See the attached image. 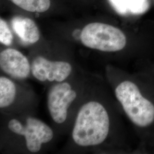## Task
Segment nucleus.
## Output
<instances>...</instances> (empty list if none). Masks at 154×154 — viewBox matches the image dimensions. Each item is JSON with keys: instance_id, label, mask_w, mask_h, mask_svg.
<instances>
[{"instance_id": "1", "label": "nucleus", "mask_w": 154, "mask_h": 154, "mask_svg": "<svg viewBox=\"0 0 154 154\" xmlns=\"http://www.w3.org/2000/svg\"><path fill=\"white\" fill-rule=\"evenodd\" d=\"M110 130V118L105 106L96 100L82 105L72 130V139L78 146L95 147L103 143Z\"/></svg>"}, {"instance_id": "2", "label": "nucleus", "mask_w": 154, "mask_h": 154, "mask_svg": "<svg viewBox=\"0 0 154 154\" xmlns=\"http://www.w3.org/2000/svg\"><path fill=\"white\" fill-rule=\"evenodd\" d=\"M115 94L127 116L135 125L146 127L154 121V105L142 96L135 83L130 81L122 82L116 87Z\"/></svg>"}, {"instance_id": "3", "label": "nucleus", "mask_w": 154, "mask_h": 154, "mask_svg": "<svg viewBox=\"0 0 154 154\" xmlns=\"http://www.w3.org/2000/svg\"><path fill=\"white\" fill-rule=\"evenodd\" d=\"M86 47L105 52L123 49L126 45V35L119 29L100 22H93L85 26L79 36Z\"/></svg>"}, {"instance_id": "4", "label": "nucleus", "mask_w": 154, "mask_h": 154, "mask_svg": "<svg viewBox=\"0 0 154 154\" xmlns=\"http://www.w3.org/2000/svg\"><path fill=\"white\" fill-rule=\"evenodd\" d=\"M9 130L18 135L24 137L29 151L39 152L43 144L50 142L54 132L46 123L34 117H28L25 124L17 119H11L8 124Z\"/></svg>"}, {"instance_id": "5", "label": "nucleus", "mask_w": 154, "mask_h": 154, "mask_svg": "<svg viewBox=\"0 0 154 154\" xmlns=\"http://www.w3.org/2000/svg\"><path fill=\"white\" fill-rule=\"evenodd\" d=\"M77 97V91L66 81L57 82L50 88L47 105L50 116L55 123L66 121L69 108Z\"/></svg>"}, {"instance_id": "6", "label": "nucleus", "mask_w": 154, "mask_h": 154, "mask_svg": "<svg viewBox=\"0 0 154 154\" xmlns=\"http://www.w3.org/2000/svg\"><path fill=\"white\" fill-rule=\"evenodd\" d=\"M72 65L62 61H51L42 56L36 57L31 64V72L40 82H61L71 75Z\"/></svg>"}, {"instance_id": "7", "label": "nucleus", "mask_w": 154, "mask_h": 154, "mask_svg": "<svg viewBox=\"0 0 154 154\" xmlns=\"http://www.w3.org/2000/svg\"><path fill=\"white\" fill-rule=\"evenodd\" d=\"M0 67L6 74L18 79H26L31 72V65L26 57L11 48L1 52Z\"/></svg>"}, {"instance_id": "8", "label": "nucleus", "mask_w": 154, "mask_h": 154, "mask_svg": "<svg viewBox=\"0 0 154 154\" xmlns=\"http://www.w3.org/2000/svg\"><path fill=\"white\" fill-rule=\"evenodd\" d=\"M11 25L14 32L22 42L33 44L39 39L38 28L32 19L22 16L14 17L11 20Z\"/></svg>"}, {"instance_id": "9", "label": "nucleus", "mask_w": 154, "mask_h": 154, "mask_svg": "<svg viewBox=\"0 0 154 154\" xmlns=\"http://www.w3.org/2000/svg\"><path fill=\"white\" fill-rule=\"evenodd\" d=\"M111 5L121 15L142 14L149 8V0H109Z\"/></svg>"}, {"instance_id": "10", "label": "nucleus", "mask_w": 154, "mask_h": 154, "mask_svg": "<svg viewBox=\"0 0 154 154\" xmlns=\"http://www.w3.org/2000/svg\"><path fill=\"white\" fill-rule=\"evenodd\" d=\"M17 95V87L11 79L5 77H0V107L6 109L13 105Z\"/></svg>"}, {"instance_id": "11", "label": "nucleus", "mask_w": 154, "mask_h": 154, "mask_svg": "<svg viewBox=\"0 0 154 154\" xmlns=\"http://www.w3.org/2000/svg\"><path fill=\"white\" fill-rule=\"evenodd\" d=\"M22 9L30 11L42 13L47 11L50 6V0H11Z\"/></svg>"}, {"instance_id": "12", "label": "nucleus", "mask_w": 154, "mask_h": 154, "mask_svg": "<svg viewBox=\"0 0 154 154\" xmlns=\"http://www.w3.org/2000/svg\"><path fill=\"white\" fill-rule=\"evenodd\" d=\"M0 42L6 46H10L13 42V35L7 23L0 20Z\"/></svg>"}]
</instances>
